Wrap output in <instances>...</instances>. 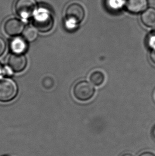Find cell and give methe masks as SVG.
<instances>
[{
	"mask_svg": "<svg viewBox=\"0 0 155 156\" xmlns=\"http://www.w3.org/2000/svg\"><path fill=\"white\" fill-rule=\"evenodd\" d=\"M150 59L151 62L155 65V48L151 50L150 53Z\"/></svg>",
	"mask_w": 155,
	"mask_h": 156,
	"instance_id": "16",
	"label": "cell"
},
{
	"mask_svg": "<svg viewBox=\"0 0 155 156\" xmlns=\"http://www.w3.org/2000/svg\"><path fill=\"white\" fill-rule=\"evenodd\" d=\"M152 134H153V137L155 139V127L153 128V132H152Z\"/></svg>",
	"mask_w": 155,
	"mask_h": 156,
	"instance_id": "18",
	"label": "cell"
},
{
	"mask_svg": "<svg viewBox=\"0 0 155 156\" xmlns=\"http://www.w3.org/2000/svg\"><path fill=\"white\" fill-rule=\"evenodd\" d=\"M18 87L14 80L9 78H0V101L8 102L16 97Z\"/></svg>",
	"mask_w": 155,
	"mask_h": 156,
	"instance_id": "2",
	"label": "cell"
},
{
	"mask_svg": "<svg viewBox=\"0 0 155 156\" xmlns=\"http://www.w3.org/2000/svg\"><path fill=\"white\" fill-rule=\"evenodd\" d=\"M90 83L96 87L103 84L105 80V75L103 72L99 70H94L90 73L89 77Z\"/></svg>",
	"mask_w": 155,
	"mask_h": 156,
	"instance_id": "11",
	"label": "cell"
},
{
	"mask_svg": "<svg viewBox=\"0 0 155 156\" xmlns=\"http://www.w3.org/2000/svg\"><path fill=\"white\" fill-rule=\"evenodd\" d=\"M122 156H133L132 154H123Z\"/></svg>",
	"mask_w": 155,
	"mask_h": 156,
	"instance_id": "20",
	"label": "cell"
},
{
	"mask_svg": "<svg viewBox=\"0 0 155 156\" xmlns=\"http://www.w3.org/2000/svg\"><path fill=\"white\" fill-rule=\"evenodd\" d=\"M37 9L36 0H17L15 4V10L17 15L23 19L33 17Z\"/></svg>",
	"mask_w": 155,
	"mask_h": 156,
	"instance_id": "4",
	"label": "cell"
},
{
	"mask_svg": "<svg viewBox=\"0 0 155 156\" xmlns=\"http://www.w3.org/2000/svg\"><path fill=\"white\" fill-rule=\"evenodd\" d=\"M23 36L28 42H34L38 37V30L34 26H28L23 30Z\"/></svg>",
	"mask_w": 155,
	"mask_h": 156,
	"instance_id": "13",
	"label": "cell"
},
{
	"mask_svg": "<svg viewBox=\"0 0 155 156\" xmlns=\"http://www.w3.org/2000/svg\"><path fill=\"white\" fill-rule=\"evenodd\" d=\"M105 4L108 10L116 12L125 7V0H105Z\"/></svg>",
	"mask_w": 155,
	"mask_h": 156,
	"instance_id": "12",
	"label": "cell"
},
{
	"mask_svg": "<svg viewBox=\"0 0 155 156\" xmlns=\"http://www.w3.org/2000/svg\"><path fill=\"white\" fill-rule=\"evenodd\" d=\"M148 0H125V7L132 13H139L148 8Z\"/></svg>",
	"mask_w": 155,
	"mask_h": 156,
	"instance_id": "8",
	"label": "cell"
},
{
	"mask_svg": "<svg viewBox=\"0 0 155 156\" xmlns=\"http://www.w3.org/2000/svg\"><path fill=\"white\" fill-rule=\"evenodd\" d=\"M4 31L11 36H17L21 34L25 30L22 21L17 18H11L4 23Z\"/></svg>",
	"mask_w": 155,
	"mask_h": 156,
	"instance_id": "7",
	"label": "cell"
},
{
	"mask_svg": "<svg viewBox=\"0 0 155 156\" xmlns=\"http://www.w3.org/2000/svg\"><path fill=\"white\" fill-rule=\"evenodd\" d=\"M141 20L147 27H155V8H148L141 13Z\"/></svg>",
	"mask_w": 155,
	"mask_h": 156,
	"instance_id": "10",
	"label": "cell"
},
{
	"mask_svg": "<svg viewBox=\"0 0 155 156\" xmlns=\"http://www.w3.org/2000/svg\"><path fill=\"white\" fill-rule=\"evenodd\" d=\"M27 41L20 37H15L11 41L10 48L11 51L15 54H22L27 50Z\"/></svg>",
	"mask_w": 155,
	"mask_h": 156,
	"instance_id": "9",
	"label": "cell"
},
{
	"mask_svg": "<svg viewBox=\"0 0 155 156\" xmlns=\"http://www.w3.org/2000/svg\"><path fill=\"white\" fill-rule=\"evenodd\" d=\"M65 20L78 25L84 20L85 11L84 7L78 3L70 4L65 10Z\"/></svg>",
	"mask_w": 155,
	"mask_h": 156,
	"instance_id": "5",
	"label": "cell"
},
{
	"mask_svg": "<svg viewBox=\"0 0 155 156\" xmlns=\"http://www.w3.org/2000/svg\"><path fill=\"white\" fill-rule=\"evenodd\" d=\"M147 44L151 49H155V34H151L148 36L147 40Z\"/></svg>",
	"mask_w": 155,
	"mask_h": 156,
	"instance_id": "14",
	"label": "cell"
},
{
	"mask_svg": "<svg viewBox=\"0 0 155 156\" xmlns=\"http://www.w3.org/2000/svg\"><path fill=\"white\" fill-rule=\"evenodd\" d=\"M6 49V43L4 39L0 36V56H1Z\"/></svg>",
	"mask_w": 155,
	"mask_h": 156,
	"instance_id": "15",
	"label": "cell"
},
{
	"mask_svg": "<svg viewBox=\"0 0 155 156\" xmlns=\"http://www.w3.org/2000/svg\"><path fill=\"white\" fill-rule=\"evenodd\" d=\"M4 72V70L2 69V67H1V65H0V74H2L3 72Z\"/></svg>",
	"mask_w": 155,
	"mask_h": 156,
	"instance_id": "19",
	"label": "cell"
},
{
	"mask_svg": "<svg viewBox=\"0 0 155 156\" xmlns=\"http://www.w3.org/2000/svg\"><path fill=\"white\" fill-rule=\"evenodd\" d=\"M95 89L91 83L81 80L77 83L73 88L74 97L80 101H87L94 95Z\"/></svg>",
	"mask_w": 155,
	"mask_h": 156,
	"instance_id": "3",
	"label": "cell"
},
{
	"mask_svg": "<svg viewBox=\"0 0 155 156\" xmlns=\"http://www.w3.org/2000/svg\"><path fill=\"white\" fill-rule=\"evenodd\" d=\"M9 67L15 73L22 72L27 65V59L23 54L13 53L8 60Z\"/></svg>",
	"mask_w": 155,
	"mask_h": 156,
	"instance_id": "6",
	"label": "cell"
},
{
	"mask_svg": "<svg viewBox=\"0 0 155 156\" xmlns=\"http://www.w3.org/2000/svg\"><path fill=\"white\" fill-rule=\"evenodd\" d=\"M33 17L34 27L38 31L47 33L52 30L54 25V18L51 11L48 9L38 8Z\"/></svg>",
	"mask_w": 155,
	"mask_h": 156,
	"instance_id": "1",
	"label": "cell"
},
{
	"mask_svg": "<svg viewBox=\"0 0 155 156\" xmlns=\"http://www.w3.org/2000/svg\"><path fill=\"white\" fill-rule=\"evenodd\" d=\"M139 156H155V154L153 152L146 151V152H143Z\"/></svg>",
	"mask_w": 155,
	"mask_h": 156,
	"instance_id": "17",
	"label": "cell"
}]
</instances>
